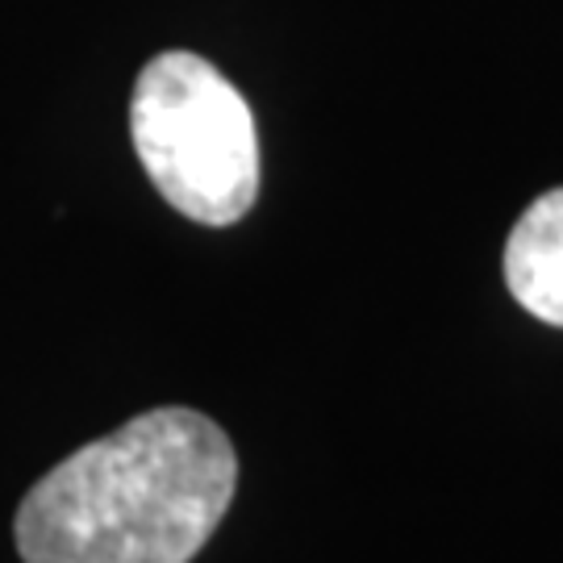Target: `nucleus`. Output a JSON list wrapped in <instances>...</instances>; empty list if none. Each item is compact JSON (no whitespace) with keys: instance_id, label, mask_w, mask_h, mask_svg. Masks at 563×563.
I'll use <instances>...</instances> for the list:
<instances>
[{"instance_id":"nucleus-3","label":"nucleus","mask_w":563,"mask_h":563,"mask_svg":"<svg viewBox=\"0 0 563 563\" xmlns=\"http://www.w3.org/2000/svg\"><path fill=\"white\" fill-rule=\"evenodd\" d=\"M505 284L530 318L563 330V188L543 192L509 230Z\"/></svg>"},{"instance_id":"nucleus-1","label":"nucleus","mask_w":563,"mask_h":563,"mask_svg":"<svg viewBox=\"0 0 563 563\" xmlns=\"http://www.w3.org/2000/svg\"><path fill=\"white\" fill-rule=\"evenodd\" d=\"M234 488L239 455L222 426L163 405L51 467L13 534L25 563H188Z\"/></svg>"},{"instance_id":"nucleus-2","label":"nucleus","mask_w":563,"mask_h":563,"mask_svg":"<svg viewBox=\"0 0 563 563\" xmlns=\"http://www.w3.org/2000/svg\"><path fill=\"white\" fill-rule=\"evenodd\" d=\"M130 139L163 201L192 222L234 225L260 197L251 104L192 51H163L139 71Z\"/></svg>"}]
</instances>
